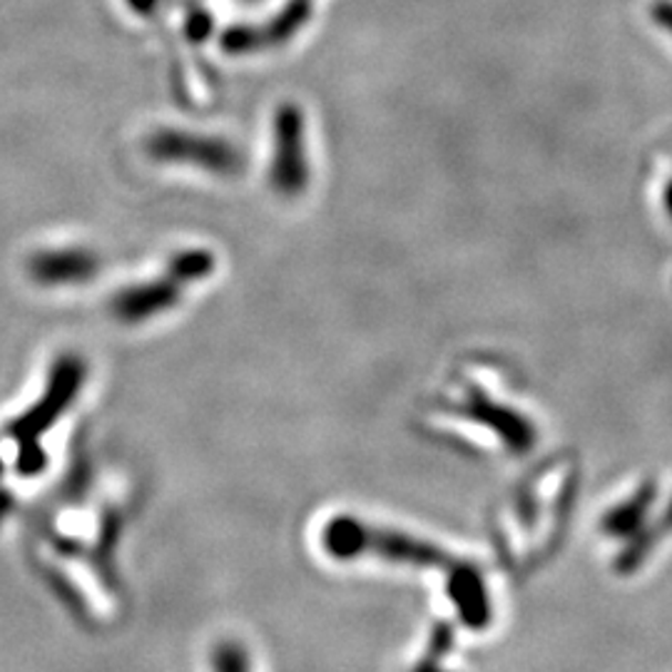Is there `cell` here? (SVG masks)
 I'll list each match as a JSON object with an SVG mask.
<instances>
[{"label": "cell", "mask_w": 672, "mask_h": 672, "mask_svg": "<svg viewBox=\"0 0 672 672\" xmlns=\"http://www.w3.org/2000/svg\"><path fill=\"white\" fill-rule=\"evenodd\" d=\"M655 500V486L648 484L638 490V494L620 504L618 508L610 510L603 518V530L613 538H630L640 534V528L645 526V518L650 514V506Z\"/></svg>", "instance_id": "8"}, {"label": "cell", "mask_w": 672, "mask_h": 672, "mask_svg": "<svg viewBox=\"0 0 672 672\" xmlns=\"http://www.w3.org/2000/svg\"><path fill=\"white\" fill-rule=\"evenodd\" d=\"M322 546L337 560H356V558H379L391 566L406 568H431L448 570L456 564L446 550H441L426 540L411 538L399 530H386L379 526H366L364 520L354 516H334L322 528Z\"/></svg>", "instance_id": "1"}, {"label": "cell", "mask_w": 672, "mask_h": 672, "mask_svg": "<svg viewBox=\"0 0 672 672\" xmlns=\"http://www.w3.org/2000/svg\"><path fill=\"white\" fill-rule=\"evenodd\" d=\"M275 165L272 187L279 195L294 197L304 193L309 167L304 153V120L294 105H285L275 120Z\"/></svg>", "instance_id": "5"}, {"label": "cell", "mask_w": 672, "mask_h": 672, "mask_svg": "<svg viewBox=\"0 0 672 672\" xmlns=\"http://www.w3.org/2000/svg\"><path fill=\"white\" fill-rule=\"evenodd\" d=\"M213 267L215 259L207 252L179 255L175 262L169 265V272L163 279L123 289V292L113 299L110 309H113V314L120 322L127 324H137L147 317H157L159 312L173 309L179 302V294H183L185 285L207 277L213 272Z\"/></svg>", "instance_id": "3"}, {"label": "cell", "mask_w": 672, "mask_h": 672, "mask_svg": "<svg viewBox=\"0 0 672 672\" xmlns=\"http://www.w3.org/2000/svg\"><path fill=\"white\" fill-rule=\"evenodd\" d=\"M100 259L85 249H60V252H40L30 259L28 272L45 287L77 285L95 277Z\"/></svg>", "instance_id": "7"}, {"label": "cell", "mask_w": 672, "mask_h": 672, "mask_svg": "<svg viewBox=\"0 0 672 672\" xmlns=\"http://www.w3.org/2000/svg\"><path fill=\"white\" fill-rule=\"evenodd\" d=\"M147 153L165 163H189L217 175H235L245 165L242 153L225 139L177 133V130L155 133L147 139Z\"/></svg>", "instance_id": "4"}, {"label": "cell", "mask_w": 672, "mask_h": 672, "mask_svg": "<svg viewBox=\"0 0 672 672\" xmlns=\"http://www.w3.org/2000/svg\"><path fill=\"white\" fill-rule=\"evenodd\" d=\"M411 672H451V670H444L438 665V655H434V653H426L424 658L418 660V663L414 665V670Z\"/></svg>", "instance_id": "11"}, {"label": "cell", "mask_w": 672, "mask_h": 672, "mask_svg": "<svg viewBox=\"0 0 672 672\" xmlns=\"http://www.w3.org/2000/svg\"><path fill=\"white\" fill-rule=\"evenodd\" d=\"M665 534H672V506L668 514L658 520L655 528L643 526L640 528V534H635L633 544H630L623 554L618 556V573H633L640 566H643V560L653 554V548L658 546V540L663 538Z\"/></svg>", "instance_id": "9"}, {"label": "cell", "mask_w": 672, "mask_h": 672, "mask_svg": "<svg viewBox=\"0 0 672 672\" xmlns=\"http://www.w3.org/2000/svg\"><path fill=\"white\" fill-rule=\"evenodd\" d=\"M130 6H133L135 10H139V13H149V10H153V6H155V0H127Z\"/></svg>", "instance_id": "12"}, {"label": "cell", "mask_w": 672, "mask_h": 672, "mask_svg": "<svg viewBox=\"0 0 672 672\" xmlns=\"http://www.w3.org/2000/svg\"><path fill=\"white\" fill-rule=\"evenodd\" d=\"M665 207H668V213L672 215V183L665 189Z\"/></svg>", "instance_id": "13"}, {"label": "cell", "mask_w": 672, "mask_h": 672, "mask_svg": "<svg viewBox=\"0 0 672 672\" xmlns=\"http://www.w3.org/2000/svg\"><path fill=\"white\" fill-rule=\"evenodd\" d=\"M448 583L446 593L451 603L456 608V616L461 623L471 630H484L490 626V596L486 588L484 576L478 573V568L461 564L456 560L448 570Z\"/></svg>", "instance_id": "6"}, {"label": "cell", "mask_w": 672, "mask_h": 672, "mask_svg": "<svg viewBox=\"0 0 672 672\" xmlns=\"http://www.w3.org/2000/svg\"><path fill=\"white\" fill-rule=\"evenodd\" d=\"M83 379H85L83 359L63 356L53 369V379H50L45 396L38 401V406H33L28 414L13 421V426L8 428V434L20 441L18 471L23 476H33L45 466V456H43V451L38 448V438H40V434H45V431L53 426V421L60 414H63L65 406L77 394Z\"/></svg>", "instance_id": "2"}, {"label": "cell", "mask_w": 672, "mask_h": 672, "mask_svg": "<svg viewBox=\"0 0 672 672\" xmlns=\"http://www.w3.org/2000/svg\"><path fill=\"white\" fill-rule=\"evenodd\" d=\"M213 672H252L247 650L235 640L219 643L213 653Z\"/></svg>", "instance_id": "10"}]
</instances>
